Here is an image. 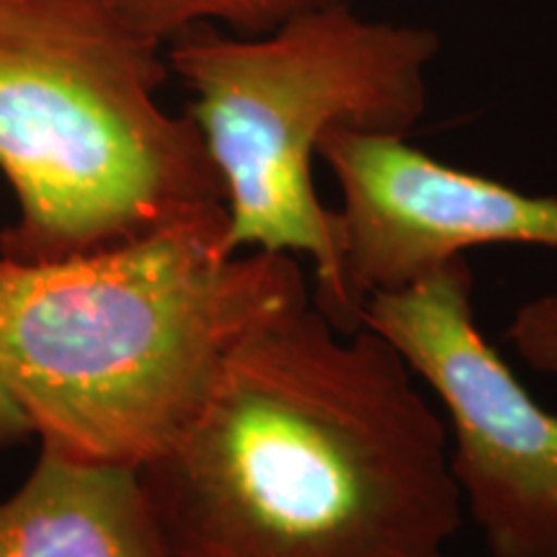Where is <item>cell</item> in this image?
I'll return each mask as SVG.
<instances>
[{"label":"cell","mask_w":557,"mask_h":557,"mask_svg":"<svg viewBox=\"0 0 557 557\" xmlns=\"http://www.w3.org/2000/svg\"><path fill=\"white\" fill-rule=\"evenodd\" d=\"M0 557H171L139 470L39 447L0 500Z\"/></svg>","instance_id":"obj_7"},{"label":"cell","mask_w":557,"mask_h":557,"mask_svg":"<svg viewBox=\"0 0 557 557\" xmlns=\"http://www.w3.org/2000/svg\"><path fill=\"white\" fill-rule=\"evenodd\" d=\"M468 256L372 292L359 323L406 359L451 423L449 468L491 557H557V416L487 344Z\"/></svg>","instance_id":"obj_5"},{"label":"cell","mask_w":557,"mask_h":557,"mask_svg":"<svg viewBox=\"0 0 557 557\" xmlns=\"http://www.w3.org/2000/svg\"><path fill=\"white\" fill-rule=\"evenodd\" d=\"M165 45L116 0H0V259L101 253L227 218L197 124L163 109Z\"/></svg>","instance_id":"obj_3"},{"label":"cell","mask_w":557,"mask_h":557,"mask_svg":"<svg viewBox=\"0 0 557 557\" xmlns=\"http://www.w3.org/2000/svg\"><path fill=\"white\" fill-rule=\"evenodd\" d=\"M227 218L78 259H0V380L39 447L145 468L230 354L310 297L295 256L225 246Z\"/></svg>","instance_id":"obj_2"},{"label":"cell","mask_w":557,"mask_h":557,"mask_svg":"<svg viewBox=\"0 0 557 557\" xmlns=\"http://www.w3.org/2000/svg\"><path fill=\"white\" fill-rule=\"evenodd\" d=\"M436 32L361 16L341 3L305 11L261 37L194 26L169 41L171 73L191 90L225 194L230 253L308 256L312 302L341 329L359 318L341 274L336 214L312 184L329 132L408 137L426 114Z\"/></svg>","instance_id":"obj_4"},{"label":"cell","mask_w":557,"mask_h":557,"mask_svg":"<svg viewBox=\"0 0 557 557\" xmlns=\"http://www.w3.org/2000/svg\"><path fill=\"white\" fill-rule=\"evenodd\" d=\"M341 189L336 243L354 308L480 246L557 248V197L475 176L408 137L329 132L318 145Z\"/></svg>","instance_id":"obj_6"},{"label":"cell","mask_w":557,"mask_h":557,"mask_svg":"<svg viewBox=\"0 0 557 557\" xmlns=\"http://www.w3.org/2000/svg\"><path fill=\"white\" fill-rule=\"evenodd\" d=\"M148 37L169 45L194 26H227L240 37H261L284 21L341 0H116Z\"/></svg>","instance_id":"obj_8"},{"label":"cell","mask_w":557,"mask_h":557,"mask_svg":"<svg viewBox=\"0 0 557 557\" xmlns=\"http://www.w3.org/2000/svg\"><path fill=\"white\" fill-rule=\"evenodd\" d=\"M29 436H34L29 421L0 380V447H11V444L24 442Z\"/></svg>","instance_id":"obj_10"},{"label":"cell","mask_w":557,"mask_h":557,"mask_svg":"<svg viewBox=\"0 0 557 557\" xmlns=\"http://www.w3.org/2000/svg\"><path fill=\"white\" fill-rule=\"evenodd\" d=\"M506 338L529 367L557 380V292L521 305Z\"/></svg>","instance_id":"obj_9"},{"label":"cell","mask_w":557,"mask_h":557,"mask_svg":"<svg viewBox=\"0 0 557 557\" xmlns=\"http://www.w3.org/2000/svg\"><path fill=\"white\" fill-rule=\"evenodd\" d=\"M139 478L171 557H444L462 519L447 426L406 359L312 295L230 354Z\"/></svg>","instance_id":"obj_1"}]
</instances>
